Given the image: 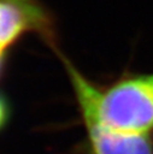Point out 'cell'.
<instances>
[{
	"label": "cell",
	"instance_id": "cell-1",
	"mask_svg": "<svg viewBox=\"0 0 153 154\" xmlns=\"http://www.w3.org/2000/svg\"><path fill=\"white\" fill-rule=\"evenodd\" d=\"M84 124L129 134L153 132V82L149 75H126L108 85L89 81L63 59Z\"/></svg>",
	"mask_w": 153,
	"mask_h": 154
},
{
	"label": "cell",
	"instance_id": "cell-2",
	"mask_svg": "<svg viewBox=\"0 0 153 154\" xmlns=\"http://www.w3.org/2000/svg\"><path fill=\"white\" fill-rule=\"evenodd\" d=\"M31 30L54 43L51 18L35 0H0V66L5 51Z\"/></svg>",
	"mask_w": 153,
	"mask_h": 154
},
{
	"label": "cell",
	"instance_id": "cell-3",
	"mask_svg": "<svg viewBox=\"0 0 153 154\" xmlns=\"http://www.w3.org/2000/svg\"><path fill=\"white\" fill-rule=\"evenodd\" d=\"M87 130L86 154H153L152 134H129L84 124Z\"/></svg>",
	"mask_w": 153,
	"mask_h": 154
},
{
	"label": "cell",
	"instance_id": "cell-4",
	"mask_svg": "<svg viewBox=\"0 0 153 154\" xmlns=\"http://www.w3.org/2000/svg\"><path fill=\"white\" fill-rule=\"evenodd\" d=\"M6 118H7V106L4 101V99L0 96V128L4 125Z\"/></svg>",
	"mask_w": 153,
	"mask_h": 154
},
{
	"label": "cell",
	"instance_id": "cell-5",
	"mask_svg": "<svg viewBox=\"0 0 153 154\" xmlns=\"http://www.w3.org/2000/svg\"><path fill=\"white\" fill-rule=\"evenodd\" d=\"M149 77H151V79H152V82H153V75H149Z\"/></svg>",
	"mask_w": 153,
	"mask_h": 154
}]
</instances>
